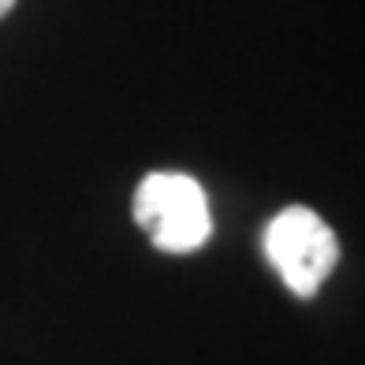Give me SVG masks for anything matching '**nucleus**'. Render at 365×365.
Instances as JSON below:
<instances>
[{"mask_svg": "<svg viewBox=\"0 0 365 365\" xmlns=\"http://www.w3.org/2000/svg\"><path fill=\"white\" fill-rule=\"evenodd\" d=\"M135 224L160 254H194L212 239L209 197L187 172H149L135 190Z\"/></svg>", "mask_w": 365, "mask_h": 365, "instance_id": "f257e3e1", "label": "nucleus"}, {"mask_svg": "<svg viewBox=\"0 0 365 365\" xmlns=\"http://www.w3.org/2000/svg\"><path fill=\"white\" fill-rule=\"evenodd\" d=\"M264 257L291 294L313 298L339 261V239L306 205H287L264 227Z\"/></svg>", "mask_w": 365, "mask_h": 365, "instance_id": "f03ea898", "label": "nucleus"}, {"mask_svg": "<svg viewBox=\"0 0 365 365\" xmlns=\"http://www.w3.org/2000/svg\"><path fill=\"white\" fill-rule=\"evenodd\" d=\"M15 8V0H0V19H4V15Z\"/></svg>", "mask_w": 365, "mask_h": 365, "instance_id": "7ed1b4c3", "label": "nucleus"}]
</instances>
